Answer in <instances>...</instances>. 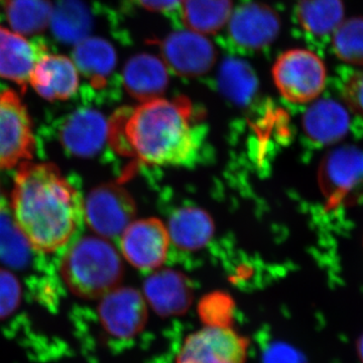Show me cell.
I'll list each match as a JSON object with an SVG mask.
<instances>
[{
    "mask_svg": "<svg viewBox=\"0 0 363 363\" xmlns=\"http://www.w3.org/2000/svg\"><path fill=\"white\" fill-rule=\"evenodd\" d=\"M13 221L30 247L52 253L65 247L84 217L80 194L54 164L23 162L11 193Z\"/></svg>",
    "mask_w": 363,
    "mask_h": 363,
    "instance_id": "1",
    "label": "cell"
},
{
    "mask_svg": "<svg viewBox=\"0 0 363 363\" xmlns=\"http://www.w3.org/2000/svg\"><path fill=\"white\" fill-rule=\"evenodd\" d=\"M191 116L187 98H156L117 112L109 123L108 136L119 152L147 164H186L198 147Z\"/></svg>",
    "mask_w": 363,
    "mask_h": 363,
    "instance_id": "2",
    "label": "cell"
},
{
    "mask_svg": "<svg viewBox=\"0 0 363 363\" xmlns=\"http://www.w3.org/2000/svg\"><path fill=\"white\" fill-rule=\"evenodd\" d=\"M61 274L77 297L102 298L118 288L123 276V262L108 241L84 236L67 250L61 262Z\"/></svg>",
    "mask_w": 363,
    "mask_h": 363,
    "instance_id": "3",
    "label": "cell"
},
{
    "mask_svg": "<svg viewBox=\"0 0 363 363\" xmlns=\"http://www.w3.org/2000/svg\"><path fill=\"white\" fill-rule=\"evenodd\" d=\"M272 77L279 93L286 100L293 104H307L324 90L326 66L309 50H289L274 62Z\"/></svg>",
    "mask_w": 363,
    "mask_h": 363,
    "instance_id": "4",
    "label": "cell"
},
{
    "mask_svg": "<svg viewBox=\"0 0 363 363\" xmlns=\"http://www.w3.org/2000/svg\"><path fill=\"white\" fill-rule=\"evenodd\" d=\"M35 147L26 107L13 90L0 91V171L32 159Z\"/></svg>",
    "mask_w": 363,
    "mask_h": 363,
    "instance_id": "5",
    "label": "cell"
},
{
    "mask_svg": "<svg viewBox=\"0 0 363 363\" xmlns=\"http://www.w3.org/2000/svg\"><path fill=\"white\" fill-rule=\"evenodd\" d=\"M135 200L121 186L106 184L93 189L84 203L88 225L102 238H116L133 223Z\"/></svg>",
    "mask_w": 363,
    "mask_h": 363,
    "instance_id": "6",
    "label": "cell"
},
{
    "mask_svg": "<svg viewBox=\"0 0 363 363\" xmlns=\"http://www.w3.org/2000/svg\"><path fill=\"white\" fill-rule=\"evenodd\" d=\"M247 352L240 334L224 325H210L186 339L177 363H245Z\"/></svg>",
    "mask_w": 363,
    "mask_h": 363,
    "instance_id": "7",
    "label": "cell"
},
{
    "mask_svg": "<svg viewBox=\"0 0 363 363\" xmlns=\"http://www.w3.org/2000/svg\"><path fill=\"white\" fill-rule=\"evenodd\" d=\"M98 315L105 331L117 339L138 335L147 322V310L142 294L131 288H116L102 297Z\"/></svg>",
    "mask_w": 363,
    "mask_h": 363,
    "instance_id": "8",
    "label": "cell"
},
{
    "mask_svg": "<svg viewBox=\"0 0 363 363\" xmlns=\"http://www.w3.org/2000/svg\"><path fill=\"white\" fill-rule=\"evenodd\" d=\"M171 238L168 229L156 218L133 221L121 238V252L140 269H155L164 264Z\"/></svg>",
    "mask_w": 363,
    "mask_h": 363,
    "instance_id": "9",
    "label": "cell"
},
{
    "mask_svg": "<svg viewBox=\"0 0 363 363\" xmlns=\"http://www.w3.org/2000/svg\"><path fill=\"white\" fill-rule=\"evenodd\" d=\"M161 52L164 63L175 73L186 77L204 75L217 58L212 43L193 30L171 33L161 43Z\"/></svg>",
    "mask_w": 363,
    "mask_h": 363,
    "instance_id": "10",
    "label": "cell"
},
{
    "mask_svg": "<svg viewBox=\"0 0 363 363\" xmlns=\"http://www.w3.org/2000/svg\"><path fill=\"white\" fill-rule=\"evenodd\" d=\"M319 185L331 206L343 201L363 183V152L353 147L334 150L319 169Z\"/></svg>",
    "mask_w": 363,
    "mask_h": 363,
    "instance_id": "11",
    "label": "cell"
},
{
    "mask_svg": "<svg viewBox=\"0 0 363 363\" xmlns=\"http://www.w3.org/2000/svg\"><path fill=\"white\" fill-rule=\"evenodd\" d=\"M281 30L279 14L267 4L250 2L231 13L228 33L234 44L245 50H260L272 44Z\"/></svg>",
    "mask_w": 363,
    "mask_h": 363,
    "instance_id": "12",
    "label": "cell"
},
{
    "mask_svg": "<svg viewBox=\"0 0 363 363\" xmlns=\"http://www.w3.org/2000/svg\"><path fill=\"white\" fill-rule=\"evenodd\" d=\"M47 54V45L40 40L30 42L0 26V77L26 89L35 66Z\"/></svg>",
    "mask_w": 363,
    "mask_h": 363,
    "instance_id": "13",
    "label": "cell"
},
{
    "mask_svg": "<svg viewBox=\"0 0 363 363\" xmlns=\"http://www.w3.org/2000/svg\"><path fill=\"white\" fill-rule=\"evenodd\" d=\"M109 123L100 112L83 108L66 119L61 130V140L71 154L91 157L104 147L108 136Z\"/></svg>",
    "mask_w": 363,
    "mask_h": 363,
    "instance_id": "14",
    "label": "cell"
},
{
    "mask_svg": "<svg viewBox=\"0 0 363 363\" xmlns=\"http://www.w3.org/2000/svg\"><path fill=\"white\" fill-rule=\"evenodd\" d=\"M30 83L45 99L66 100L78 90V69L65 56L47 54L35 66Z\"/></svg>",
    "mask_w": 363,
    "mask_h": 363,
    "instance_id": "15",
    "label": "cell"
},
{
    "mask_svg": "<svg viewBox=\"0 0 363 363\" xmlns=\"http://www.w3.org/2000/svg\"><path fill=\"white\" fill-rule=\"evenodd\" d=\"M123 79L128 94L143 102L161 96L169 84L166 63L150 54H138L128 60Z\"/></svg>",
    "mask_w": 363,
    "mask_h": 363,
    "instance_id": "16",
    "label": "cell"
},
{
    "mask_svg": "<svg viewBox=\"0 0 363 363\" xmlns=\"http://www.w3.org/2000/svg\"><path fill=\"white\" fill-rule=\"evenodd\" d=\"M145 295L150 305L164 316L182 314L192 302L187 278L173 269H161L145 281Z\"/></svg>",
    "mask_w": 363,
    "mask_h": 363,
    "instance_id": "17",
    "label": "cell"
},
{
    "mask_svg": "<svg viewBox=\"0 0 363 363\" xmlns=\"http://www.w3.org/2000/svg\"><path fill=\"white\" fill-rule=\"evenodd\" d=\"M350 114L345 107L331 99L318 100L303 117L305 133L321 145L342 140L350 128Z\"/></svg>",
    "mask_w": 363,
    "mask_h": 363,
    "instance_id": "18",
    "label": "cell"
},
{
    "mask_svg": "<svg viewBox=\"0 0 363 363\" xmlns=\"http://www.w3.org/2000/svg\"><path fill=\"white\" fill-rule=\"evenodd\" d=\"M74 64L95 88L105 86L107 78L116 69L117 55L113 45L101 38H86L75 45Z\"/></svg>",
    "mask_w": 363,
    "mask_h": 363,
    "instance_id": "19",
    "label": "cell"
},
{
    "mask_svg": "<svg viewBox=\"0 0 363 363\" xmlns=\"http://www.w3.org/2000/svg\"><path fill=\"white\" fill-rule=\"evenodd\" d=\"M214 222L204 210L183 208L172 215L169 222V238L183 250H198L213 238Z\"/></svg>",
    "mask_w": 363,
    "mask_h": 363,
    "instance_id": "20",
    "label": "cell"
},
{
    "mask_svg": "<svg viewBox=\"0 0 363 363\" xmlns=\"http://www.w3.org/2000/svg\"><path fill=\"white\" fill-rule=\"evenodd\" d=\"M50 25L59 42L76 45L88 38L92 30V14L84 0H58L52 7Z\"/></svg>",
    "mask_w": 363,
    "mask_h": 363,
    "instance_id": "21",
    "label": "cell"
},
{
    "mask_svg": "<svg viewBox=\"0 0 363 363\" xmlns=\"http://www.w3.org/2000/svg\"><path fill=\"white\" fill-rule=\"evenodd\" d=\"M218 87L233 104L245 106L257 94L259 80L247 62L228 58L222 62L219 68Z\"/></svg>",
    "mask_w": 363,
    "mask_h": 363,
    "instance_id": "22",
    "label": "cell"
},
{
    "mask_svg": "<svg viewBox=\"0 0 363 363\" xmlns=\"http://www.w3.org/2000/svg\"><path fill=\"white\" fill-rule=\"evenodd\" d=\"M183 23L193 32L215 33L228 23L233 0H183Z\"/></svg>",
    "mask_w": 363,
    "mask_h": 363,
    "instance_id": "23",
    "label": "cell"
},
{
    "mask_svg": "<svg viewBox=\"0 0 363 363\" xmlns=\"http://www.w3.org/2000/svg\"><path fill=\"white\" fill-rule=\"evenodd\" d=\"M296 14L306 32L328 35L344 21V4L342 0H298Z\"/></svg>",
    "mask_w": 363,
    "mask_h": 363,
    "instance_id": "24",
    "label": "cell"
},
{
    "mask_svg": "<svg viewBox=\"0 0 363 363\" xmlns=\"http://www.w3.org/2000/svg\"><path fill=\"white\" fill-rule=\"evenodd\" d=\"M6 11L14 32L21 35H37L49 25L52 6L50 0H7Z\"/></svg>",
    "mask_w": 363,
    "mask_h": 363,
    "instance_id": "25",
    "label": "cell"
},
{
    "mask_svg": "<svg viewBox=\"0 0 363 363\" xmlns=\"http://www.w3.org/2000/svg\"><path fill=\"white\" fill-rule=\"evenodd\" d=\"M332 47L336 56L345 63L363 66V18L344 20L333 32Z\"/></svg>",
    "mask_w": 363,
    "mask_h": 363,
    "instance_id": "26",
    "label": "cell"
},
{
    "mask_svg": "<svg viewBox=\"0 0 363 363\" xmlns=\"http://www.w3.org/2000/svg\"><path fill=\"white\" fill-rule=\"evenodd\" d=\"M28 247L13 219L0 205V260L11 267H23L30 257Z\"/></svg>",
    "mask_w": 363,
    "mask_h": 363,
    "instance_id": "27",
    "label": "cell"
},
{
    "mask_svg": "<svg viewBox=\"0 0 363 363\" xmlns=\"http://www.w3.org/2000/svg\"><path fill=\"white\" fill-rule=\"evenodd\" d=\"M21 286L11 272L0 269V319L13 314L20 306Z\"/></svg>",
    "mask_w": 363,
    "mask_h": 363,
    "instance_id": "28",
    "label": "cell"
},
{
    "mask_svg": "<svg viewBox=\"0 0 363 363\" xmlns=\"http://www.w3.org/2000/svg\"><path fill=\"white\" fill-rule=\"evenodd\" d=\"M346 104L355 113L363 116V72L353 74L343 88Z\"/></svg>",
    "mask_w": 363,
    "mask_h": 363,
    "instance_id": "29",
    "label": "cell"
},
{
    "mask_svg": "<svg viewBox=\"0 0 363 363\" xmlns=\"http://www.w3.org/2000/svg\"><path fill=\"white\" fill-rule=\"evenodd\" d=\"M140 6L152 11H169L178 6L183 0H138Z\"/></svg>",
    "mask_w": 363,
    "mask_h": 363,
    "instance_id": "30",
    "label": "cell"
},
{
    "mask_svg": "<svg viewBox=\"0 0 363 363\" xmlns=\"http://www.w3.org/2000/svg\"><path fill=\"white\" fill-rule=\"evenodd\" d=\"M274 355V362L276 363H298V355L290 348H279Z\"/></svg>",
    "mask_w": 363,
    "mask_h": 363,
    "instance_id": "31",
    "label": "cell"
},
{
    "mask_svg": "<svg viewBox=\"0 0 363 363\" xmlns=\"http://www.w3.org/2000/svg\"><path fill=\"white\" fill-rule=\"evenodd\" d=\"M357 353L360 360L363 363V334L357 341Z\"/></svg>",
    "mask_w": 363,
    "mask_h": 363,
    "instance_id": "32",
    "label": "cell"
}]
</instances>
